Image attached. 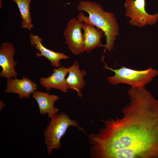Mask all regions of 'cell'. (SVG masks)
<instances>
[{
	"instance_id": "obj_14",
	"label": "cell",
	"mask_w": 158,
	"mask_h": 158,
	"mask_svg": "<svg viewBox=\"0 0 158 158\" xmlns=\"http://www.w3.org/2000/svg\"><path fill=\"white\" fill-rule=\"evenodd\" d=\"M13 0L17 4L20 12L22 20L21 27L30 30L33 27L30 11L31 0Z\"/></svg>"
},
{
	"instance_id": "obj_7",
	"label": "cell",
	"mask_w": 158,
	"mask_h": 158,
	"mask_svg": "<svg viewBox=\"0 0 158 158\" xmlns=\"http://www.w3.org/2000/svg\"><path fill=\"white\" fill-rule=\"evenodd\" d=\"M15 53V48L13 43L4 42L0 47V66L2 70L0 76L7 80L16 78L18 75L15 67L18 63L15 61L13 56Z\"/></svg>"
},
{
	"instance_id": "obj_15",
	"label": "cell",
	"mask_w": 158,
	"mask_h": 158,
	"mask_svg": "<svg viewBox=\"0 0 158 158\" xmlns=\"http://www.w3.org/2000/svg\"><path fill=\"white\" fill-rule=\"evenodd\" d=\"M0 109L1 111L2 110V109L5 106V104L3 102V101L0 100Z\"/></svg>"
},
{
	"instance_id": "obj_2",
	"label": "cell",
	"mask_w": 158,
	"mask_h": 158,
	"mask_svg": "<svg viewBox=\"0 0 158 158\" xmlns=\"http://www.w3.org/2000/svg\"><path fill=\"white\" fill-rule=\"evenodd\" d=\"M78 11H84L89 14L85 16L81 12L78 19L83 22L90 23L102 30L105 37L106 50L111 51L114 48V42L119 34V28L116 18L113 13L104 11L100 4L89 1H80L78 6Z\"/></svg>"
},
{
	"instance_id": "obj_8",
	"label": "cell",
	"mask_w": 158,
	"mask_h": 158,
	"mask_svg": "<svg viewBox=\"0 0 158 158\" xmlns=\"http://www.w3.org/2000/svg\"><path fill=\"white\" fill-rule=\"evenodd\" d=\"M37 90V85L35 83L27 77L23 76L21 79L15 78L7 80L5 93L18 94L20 99L29 98L30 95Z\"/></svg>"
},
{
	"instance_id": "obj_11",
	"label": "cell",
	"mask_w": 158,
	"mask_h": 158,
	"mask_svg": "<svg viewBox=\"0 0 158 158\" xmlns=\"http://www.w3.org/2000/svg\"><path fill=\"white\" fill-rule=\"evenodd\" d=\"M32 97L38 104L40 115L47 114L51 118L59 111V109L54 106L55 102L59 99L58 96L37 90L32 94Z\"/></svg>"
},
{
	"instance_id": "obj_9",
	"label": "cell",
	"mask_w": 158,
	"mask_h": 158,
	"mask_svg": "<svg viewBox=\"0 0 158 158\" xmlns=\"http://www.w3.org/2000/svg\"><path fill=\"white\" fill-rule=\"evenodd\" d=\"M53 71V73L50 76L40 78V84L48 91L54 89L64 93H67L69 88L66 78L68 73L67 68L62 66L57 68H54Z\"/></svg>"
},
{
	"instance_id": "obj_13",
	"label": "cell",
	"mask_w": 158,
	"mask_h": 158,
	"mask_svg": "<svg viewBox=\"0 0 158 158\" xmlns=\"http://www.w3.org/2000/svg\"><path fill=\"white\" fill-rule=\"evenodd\" d=\"M68 75L66 78V82L69 89L77 91L78 97H81L83 95L81 90L86 85L84 78L87 74L85 70L80 69L79 63L75 61L73 64L67 68Z\"/></svg>"
},
{
	"instance_id": "obj_12",
	"label": "cell",
	"mask_w": 158,
	"mask_h": 158,
	"mask_svg": "<svg viewBox=\"0 0 158 158\" xmlns=\"http://www.w3.org/2000/svg\"><path fill=\"white\" fill-rule=\"evenodd\" d=\"M94 25L84 22L82 25L84 30V49L86 53H89L95 48L104 47L101 42L104 32L100 29L96 28Z\"/></svg>"
},
{
	"instance_id": "obj_4",
	"label": "cell",
	"mask_w": 158,
	"mask_h": 158,
	"mask_svg": "<svg viewBox=\"0 0 158 158\" xmlns=\"http://www.w3.org/2000/svg\"><path fill=\"white\" fill-rule=\"evenodd\" d=\"M51 119L49 125L44 132V142L47 145L49 155L51 154L54 149H58L61 148V139L69 126H74L86 134L83 128L78 126L77 122L71 119L66 113H57Z\"/></svg>"
},
{
	"instance_id": "obj_5",
	"label": "cell",
	"mask_w": 158,
	"mask_h": 158,
	"mask_svg": "<svg viewBox=\"0 0 158 158\" xmlns=\"http://www.w3.org/2000/svg\"><path fill=\"white\" fill-rule=\"evenodd\" d=\"M145 0H126L124 6L125 16L130 19L129 23L133 26L142 27L149 24L154 25L158 20V13L154 15L146 11Z\"/></svg>"
},
{
	"instance_id": "obj_10",
	"label": "cell",
	"mask_w": 158,
	"mask_h": 158,
	"mask_svg": "<svg viewBox=\"0 0 158 158\" xmlns=\"http://www.w3.org/2000/svg\"><path fill=\"white\" fill-rule=\"evenodd\" d=\"M30 38L31 44L39 52L36 53V56L38 57L44 56L46 58L50 61L52 66L56 68L60 67V61L68 58V56L64 53L56 52L44 47L42 43V39L39 36L34 35L31 33Z\"/></svg>"
},
{
	"instance_id": "obj_6",
	"label": "cell",
	"mask_w": 158,
	"mask_h": 158,
	"mask_svg": "<svg viewBox=\"0 0 158 158\" xmlns=\"http://www.w3.org/2000/svg\"><path fill=\"white\" fill-rule=\"evenodd\" d=\"M83 22L75 18L70 20L63 33L68 49L75 55L85 51L83 34L81 31Z\"/></svg>"
},
{
	"instance_id": "obj_3",
	"label": "cell",
	"mask_w": 158,
	"mask_h": 158,
	"mask_svg": "<svg viewBox=\"0 0 158 158\" xmlns=\"http://www.w3.org/2000/svg\"><path fill=\"white\" fill-rule=\"evenodd\" d=\"M104 57L101 60L105 65L103 68L114 73L113 76L108 77V83L112 85L120 83L126 84L135 87H144L158 75V72L151 67L144 70H137L122 66L118 69H114L109 67L105 63Z\"/></svg>"
},
{
	"instance_id": "obj_1",
	"label": "cell",
	"mask_w": 158,
	"mask_h": 158,
	"mask_svg": "<svg viewBox=\"0 0 158 158\" xmlns=\"http://www.w3.org/2000/svg\"><path fill=\"white\" fill-rule=\"evenodd\" d=\"M123 116L102 120L104 127L87 134L92 158H158V100L144 87H131Z\"/></svg>"
}]
</instances>
